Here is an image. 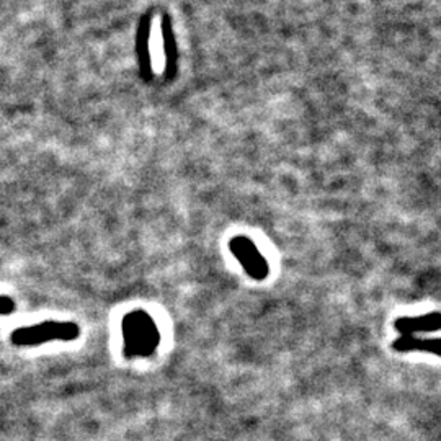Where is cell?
<instances>
[{
  "label": "cell",
  "instance_id": "6",
  "mask_svg": "<svg viewBox=\"0 0 441 441\" xmlns=\"http://www.w3.org/2000/svg\"><path fill=\"white\" fill-rule=\"evenodd\" d=\"M15 311V301L8 296H0V316H7Z\"/></svg>",
  "mask_w": 441,
  "mask_h": 441
},
{
  "label": "cell",
  "instance_id": "1",
  "mask_svg": "<svg viewBox=\"0 0 441 441\" xmlns=\"http://www.w3.org/2000/svg\"><path fill=\"white\" fill-rule=\"evenodd\" d=\"M123 352L126 358H149L161 345L156 319L144 309H134L121 321Z\"/></svg>",
  "mask_w": 441,
  "mask_h": 441
},
{
  "label": "cell",
  "instance_id": "2",
  "mask_svg": "<svg viewBox=\"0 0 441 441\" xmlns=\"http://www.w3.org/2000/svg\"><path fill=\"white\" fill-rule=\"evenodd\" d=\"M80 337V327L75 322L46 321L36 326L20 327L12 332L10 340L17 347H40L48 342H72Z\"/></svg>",
  "mask_w": 441,
  "mask_h": 441
},
{
  "label": "cell",
  "instance_id": "4",
  "mask_svg": "<svg viewBox=\"0 0 441 441\" xmlns=\"http://www.w3.org/2000/svg\"><path fill=\"white\" fill-rule=\"evenodd\" d=\"M441 327V316L438 311L420 314V316L397 317L394 328L400 335H420V333L438 332Z\"/></svg>",
  "mask_w": 441,
  "mask_h": 441
},
{
  "label": "cell",
  "instance_id": "3",
  "mask_svg": "<svg viewBox=\"0 0 441 441\" xmlns=\"http://www.w3.org/2000/svg\"><path fill=\"white\" fill-rule=\"evenodd\" d=\"M229 250L231 254L236 256V260L239 261L242 268L252 280L255 281H263L268 278L270 275V265L261 252L259 250L254 242L249 237L237 236L229 242Z\"/></svg>",
  "mask_w": 441,
  "mask_h": 441
},
{
  "label": "cell",
  "instance_id": "5",
  "mask_svg": "<svg viewBox=\"0 0 441 441\" xmlns=\"http://www.w3.org/2000/svg\"><path fill=\"white\" fill-rule=\"evenodd\" d=\"M392 350L397 353L409 352H425L431 355H440V338H424L419 335H400L392 342Z\"/></svg>",
  "mask_w": 441,
  "mask_h": 441
}]
</instances>
